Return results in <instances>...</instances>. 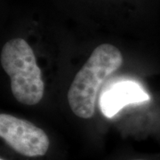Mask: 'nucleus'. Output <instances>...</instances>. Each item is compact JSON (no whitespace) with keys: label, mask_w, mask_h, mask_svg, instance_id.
Returning <instances> with one entry per match:
<instances>
[{"label":"nucleus","mask_w":160,"mask_h":160,"mask_svg":"<svg viewBox=\"0 0 160 160\" xmlns=\"http://www.w3.org/2000/svg\"><path fill=\"white\" fill-rule=\"evenodd\" d=\"M1 66L11 79L13 97L24 105L33 106L44 96L45 84L31 46L22 38H12L4 45Z\"/></svg>","instance_id":"2"},{"label":"nucleus","mask_w":160,"mask_h":160,"mask_svg":"<svg viewBox=\"0 0 160 160\" xmlns=\"http://www.w3.org/2000/svg\"><path fill=\"white\" fill-rule=\"evenodd\" d=\"M132 160H146V159H141V158H138V159H132Z\"/></svg>","instance_id":"6"},{"label":"nucleus","mask_w":160,"mask_h":160,"mask_svg":"<svg viewBox=\"0 0 160 160\" xmlns=\"http://www.w3.org/2000/svg\"><path fill=\"white\" fill-rule=\"evenodd\" d=\"M0 160H7V159H6V158H3V157H2V158H0Z\"/></svg>","instance_id":"5"},{"label":"nucleus","mask_w":160,"mask_h":160,"mask_svg":"<svg viewBox=\"0 0 160 160\" xmlns=\"http://www.w3.org/2000/svg\"><path fill=\"white\" fill-rule=\"evenodd\" d=\"M123 61L121 52L113 45L102 44L93 50L68 91L69 107L76 116L88 119L94 115L98 92L105 80L121 67Z\"/></svg>","instance_id":"1"},{"label":"nucleus","mask_w":160,"mask_h":160,"mask_svg":"<svg viewBox=\"0 0 160 160\" xmlns=\"http://www.w3.org/2000/svg\"><path fill=\"white\" fill-rule=\"evenodd\" d=\"M0 137L12 150L28 158H43L50 149V139L43 129L6 113L0 114Z\"/></svg>","instance_id":"3"},{"label":"nucleus","mask_w":160,"mask_h":160,"mask_svg":"<svg viewBox=\"0 0 160 160\" xmlns=\"http://www.w3.org/2000/svg\"><path fill=\"white\" fill-rule=\"evenodd\" d=\"M149 94L133 81H123L109 86L101 96L100 106L106 118H113L126 105L149 101Z\"/></svg>","instance_id":"4"}]
</instances>
